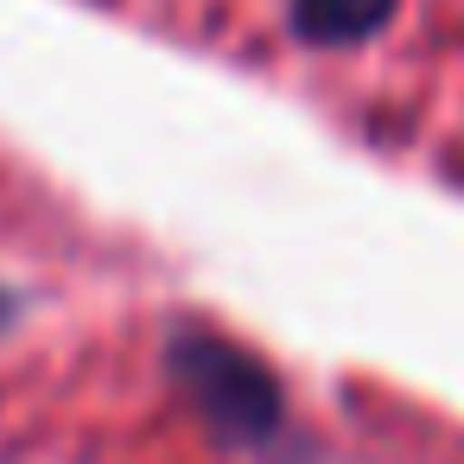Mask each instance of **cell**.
<instances>
[{
  "instance_id": "1",
  "label": "cell",
  "mask_w": 464,
  "mask_h": 464,
  "mask_svg": "<svg viewBox=\"0 0 464 464\" xmlns=\"http://www.w3.org/2000/svg\"><path fill=\"white\" fill-rule=\"evenodd\" d=\"M172 369H179V382L191 388V401H198L229 439H267V432L280 426V388H274V375H267L255 356H242L236 343L185 331V337L172 343Z\"/></svg>"
},
{
  "instance_id": "2",
  "label": "cell",
  "mask_w": 464,
  "mask_h": 464,
  "mask_svg": "<svg viewBox=\"0 0 464 464\" xmlns=\"http://www.w3.org/2000/svg\"><path fill=\"white\" fill-rule=\"evenodd\" d=\"M394 0H286V20L305 45H362L382 33Z\"/></svg>"
}]
</instances>
